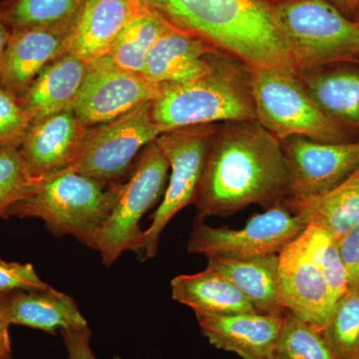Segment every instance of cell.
<instances>
[{"label":"cell","mask_w":359,"mask_h":359,"mask_svg":"<svg viewBox=\"0 0 359 359\" xmlns=\"http://www.w3.org/2000/svg\"><path fill=\"white\" fill-rule=\"evenodd\" d=\"M289 196L282 142L257 120L218 125L193 204L195 219L226 218L252 205L271 209Z\"/></svg>","instance_id":"1"},{"label":"cell","mask_w":359,"mask_h":359,"mask_svg":"<svg viewBox=\"0 0 359 359\" xmlns=\"http://www.w3.org/2000/svg\"><path fill=\"white\" fill-rule=\"evenodd\" d=\"M250 67L294 70L268 0H139Z\"/></svg>","instance_id":"2"},{"label":"cell","mask_w":359,"mask_h":359,"mask_svg":"<svg viewBox=\"0 0 359 359\" xmlns=\"http://www.w3.org/2000/svg\"><path fill=\"white\" fill-rule=\"evenodd\" d=\"M122 182H106L70 168L35 177L27 195L13 205L8 217L42 219L56 237L72 236L97 250L99 235L120 195Z\"/></svg>","instance_id":"3"},{"label":"cell","mask_w":359,"mask_h":359,"mask_svg":"<svg viewBox=\"0 0 359 359\" xmlns=\"http://www.w3.org/2000/svg\"><path fill=\"white\" fill-rule=\"evenodd\" d=\"M151 113L163 133L195 125L257 120L252 68L218 51L211 72L183 82L163 84Z\"/></svg>","instance_id":"4"},{"label":"cell","mask_w":359,"mask_h":359,"mask_svg":"<svg viewBox=\"0 0 359 359\" xmlns=\"http://www.w3.org/2000/svg\"><path fill=\"white\" fill-rule=\"evenodd\" d=\"M295 72L359 63V25L327 0H285L273 6Z\"/></svg>","instance_id":"5"},{"label":"cell","mask_w":359,"mask_h":359,"mask_svg":"<svg viewBox=\"0 0 359 359\" xmlns=\"http://www.w3.org/2000/svg\"><path fill=\"white\" fill-rule=\"evenodd\" d=\"M252 68L257 120L280 142L304 137L321 143L351 140V132L325 114L294 70Z\"/></svg>","instance_id":"6"},{"label":"cell","mask_w":359,"mask_h":359,"mask_svg":"<svg viewBox=\"0 0 359 359\" xmlns=\"http://www.w3.org/2000/svg\"><path fill=\"white\" fill-rule=\"evenodd\" d=\"M217 124L195 125L164 132L156 139L169 162L171 174L159 208L147 230L142 231L133 252L141 262L153 259L163 231L182 210L194 204Z\"/></svg>","instance_id":"7"},{"label":"cell","mask_w":359,"mask_h":359,"mask_svg":"<svg viewBox=\"0 0 359 359\" xmlns=\"http://www.w3.org/2000/svg\"><path fill=\"white\" fill-rule=\"evenodd\" d=\"M170 165L156 140L137 157L128 181L104 224L97 243L102 263L110 266L133 250L142 235L140 221L165 193Z\"/></svg>","instance_id":"8"},{"label":"cell","mask_w":359,"mask_h":359,"mask_svg":"<svg viewBox=\"0 0 359 359\" xmlns=\"http://www.w3.org/2000/svg\"><path fill=\"white\" fill-rule=\"evenodd\" d=\"M151 106L142 104L112 121L87 127L70 169L106 183L120 182L139 153L163 133Z\"/></svg>","instance_id":"9"},{"label":"cell","mask_w":359,"mask_h":359,"mask_svg":"<svg viewBox=\"0 0 359 359\" xmlns=\"http://www.w3.org/2000/svg\"><path fill=\"white\" fill-rule=\"evenodd\" d=\"M308 226L283 205L255 215L240 230L195 219L187 250L191 254L247 261L278 255Z\"/></svg>","instance_id":"10"},{"label":"cell","mask_w":359,"mask_h":359,"mask_svg":"<svg viewBox=\"0 0 359 359\" xmlns=\"http://www.w3.org/2000/svg\"><path fill=\"white\" fill-rule=\"evenodd\" d=\"M163 84L99 61L88 72L72 111L85 127L112 121L142 104L154 102Z\"/></svg>","instance_id":"11"},{"label":"cell","mask_w":359,"mask_h":359,"mask_svg":"<svg viewBox=\"0 0 359 359\" xmlns=\"http://www.w3.org/2000/svg\"><path fill=\"white\" fill-rule=\"evenodd\" d=\"M290 171L287 201H302L332 190L359 168V139L321 143L304 137L282 141Z\"/></svg>","instance_id":"12"},{"label":"cell","mask_w":359,"mask_h":359,"mask_svg":"<svg viewBox=\"0 0 359 359\" xmlns=\"http://www.w3.org/2000/svg\"><path fill=\"white\" fill-rule=\"evenodd\" d=\"M283 306L323 330L332 320L337 299L299 237L278 254Z\"/></svg>","instance_id":"13"},{"label":"cell","mask_w":359,"mask_h":359,"mask_svg":"<svg viewBox=\"0 0 359 359\" xmlns=\"http://www.w3.org/2000/svg\"><path fill=\"white\" fill-rule=\"evenodd\" d=\"M201 332L210 344L243 359H271L285 316L261 313H196Z\"/></svg>","instance_id":"14"},{"label":"cell","mask_w":359,"mask_h":359,"mask_svg":"<svg viewBox=\"0 0 359 359\" xmlns=\"http://www.w3.org/2000/svg\"><path fill=\"white\" fill-rule=\"evenodd\" d=\"M72 32L39 27L11 29L0 86L20 98L49 63L67 53Z\"/></svg>","instance_id":"15"},{"label":"cell","mask_w":359,"mask_h":359,"mask_svg":"<svg viewBox=\"0 0 359 359\" xmlns=\"http://www.w3.org/2000/svg\"><path fill=\"white\" fill-rule=\"evenodd\" d=\"M86 128L72 110L32 122L18 149L33 176L69 168L76 159Z\"/></svg>","instance_id":"16"},{"label":"cell","mask_w":359,"mask_h":359,"mask_svg":"<svg viewBox=\"0 0 359 359\" xmlns=\"http://www.w3.org/2000/svg\"><path fill=\"white\" fill-rule=\"evenodd\" d=\"M218 51L202 37L174 27L149 52L142 75L159 84L191 81L211 72Z\"/></svg>","instance_id":"17"},{"label":"cell","mask_w":359,"mask_h":359,"mask_svg":"<svg viewBox=\"0 0 359 359\" xmlns=\"http://www.w3.org/2000/svg\"><path fill=\"white\" fill-rule=\"evenodd\" d=\"M143 8L139 0H86L67 53L87 65H95L108 55L123 28Z\"/></svg>","instance_id":"18"},{"label":"cell","mask_w":359,"mask_h":359,"mask_svg":"<svg viewBox=\"0 0 359 359\" xmlns=\"http://www.w3.org/2000/svg\"><path fill=\"white\" fill-rule=\"evenodd\" d=\"M88 68L84 61L70 53L49 63L20 98L32 122L72 110Z\"/></svg>","instance_id":"19"},{"label":"cell","mask_w":359,"mask_h":359,"mask_svg":"<svg viewBox=\"0 0 359 359\" xmlns=\"http://www.w3.org/2000/svg\"><path fill=\"white\" fill-rule=\"evenodd\" d=\"M207 269L226 276L249 299L257 313L283 316L278 255L238 261L207 257Z\"/></svg>","instance_id":"20"},{"label":"cell","mask_w":359,"mask_h":359,"mask_svg":"<svg viewBox=\"0 0 359 359\" xmlns=\"http://www.w3.org/2000/svg\"><path fill=\"white\" fill-rule=\"evenodd\" d=\"M297 73L325 114L359 131V68L339 65Z\"/></svg>","instance_id":"21"},{"label":"cell","mask_w":359,"mask_h":359,"mask_svg":"<svg viewBox=\"0 0 359 359\" xmlns=\"http://www.w3.org/2000/svg\"><path fill=\"white\" fill-rule=\"evenodd\" d=\"M301 217L308 226L327 231L337 242L359 224V168L332 190L282 205Z\"/></svg>","instance_id":"22"},{"label":"cell","mask_w":359,"mask_h":359,"mask_svg":"<svg viewBox=\"0 0 359 359\" xmlns=\"http://www.w3.org/2000/svg\"><path fill=\"white\" fill-rule=\"evenodd\" d=\"M11 323L52 335L88 327L76 302L54 290L15 292L11 295Z\"/></svg>","instance_id":"23"},{"label":"cell","mask_w":359,"mask_h":359,"mask_svg":"<svg viewBox=\"0 0 359 359\" xmlns=\"http://www.w3.org/2000/svg\"><path fill=\"white\" fill-rule=\"evenodd\" d=\"M174 301L195 313H255L256 309L226 276L205 269L194 275H181L171 280Z\"/></svg>","instance_id":"24"},{"label":"cell","mask_w":359,"mask_h":359,"mask_svg":"<svg viewBox=\"0 0 359 359\" xmlns=\"http://www.w3.org/2000/svg\"><path fill=\"white\" fill-rule=\"evenodd\" d=\"M174 27L159 13L144 6L125 25L108 55L100 61L119 69L143 74L149 52L161 36Z\"/></svg>","instance_id":"25"},{"label":"cell","mask_w":359,"mask_h":359,"mask_svg":"<svg viewBox=\"0 0 359 359\" xmlns=\"http://www.w3.org/2000/svg\"><path fill=\"white\" fill-rule=\"evenodd\" d=\"M86 0H6L0 14L11 29L39 27L55 32L74 30Z\"/></svg>","instance_id":"26"},{"label":"cell","mask_w":359,"mask_h":359,"mask_svg":"<svg viewBox=\"0 0 359 359\" xmlns=\"http://www.w3.org/2000/svg\"><path fill=\"white\" fill-rule=\"evenodd\" d=\"M275 355L280 359H337L320 330L287 311Z\"/></svg>","instance_id":"27"},{"label":"cell","mask_w":359,"mask_h":359,"mask_svg":"<svg viewBox=\"0 0 359 359\" xmlns=\"http://www.w3.org/2000/svg\"><path fill=\"white\" fill-rule=\"evenodd\" d=\"M299 238L339 301L348 292V280L337 238L327 231L313 226H306Z\"/></svg>","instance_id":"28"},{"label":"cell","mask_w":359,"mask_h":359,"mask_svg":"<svg viewBox=\"0 0 359 359\" xmlns=\"http://www.w3.org/2000/svg\"><path fill=\"white\" fill-rule=\"evenodd\" d=\"M321 332L337 359H359V292H347L340 297Z\"/></svg>","instance_id":"29"},{"label":"cell","mask_w":359,"mask_h":359,"mask_svg":"<svg viewBox=\"0 0 359 359\" xmlns=\"http://www.w3.org/2000/svg\"><path fill=\"white\" fill-rule=\"evenodd\" d=\"M34 179L20 149L0 150V218H8L9 210L27 195Z\"/></svg>","instance_id":"30"},{"label":"cell","mask_w":359,"mask_h":359,"mask_svg":"<svg viewBox=\"0 0 359 359\" xmlns=\"http://www.w3.org/2000/svg\"><path fill=\"white\" fill-rule=\"evenodd\" d=\"M32 123L20 98L0 86V150L20 148Z\"/></svg>","instance_id":"31"},{"label":"cell","mask_w":359,"mask_h":359,"mask_svg":"<svg viewBox=\"0 0 359 359\" xmlns=\"http://www.w3.org/2000/svg\"><path fill=\"white\" fill-rule=\"evenodd\" d=\"M50 287L39 278L32 264L6 262L0 257V292L2 294L47 290Z\"/></svg>","instance_id":"32"},{"label":"cell","mask_w":359,"mask_h":359,"mask_svg":"<svg viewBox=\"0 0 359 359\" xmlns=\"http://www.w3.org/2000/svg\"><path fill=\"white\" fill-rule=\"evenodd\" d=\"M340 256L348 280V292H359V224L339 241Z\"/></svg>","instance_id":"33"},{"label":"cell","mask_w":359,"mask_h":359,"mask_svg":"<svg viewBox=\"0 0 359 359\" xmlns=\"http://www.w3.org/2000/svg\"><path fill=\"white\" fill-rule=\"evenodd\" d=\"M62 334L68 359H98L90 346L92 332L89 327L63 330ZM112 359H123L114 356Z\"/></svg>","instance_id":"34"},{"label":"cell","mask_w":359,"mask_h":359,"mask_svg":"<svg viewBox=\"0 0 359 359\" xmlns=\"http://www.w3.org/2000/svg\"><path fill=\"white\" fill-rule=\"evenodd\" d=\"M13 294V292H11ZM0 292V328L9 327L11 323V295Z\"/></svg>","instance_id":"35"},{"label":"cell","mask_w":359,"mask_h":359,"mask_svg":"<svg viewBox=\"0 0 359 359\" xmlns=\"http://www.w3.org/2000/svg\"><path fill=\"white\" fill-rule=\"evenodd\" d=\"M11 29L8 25L0 14V69H1L2 61H4V53L7 43H8L9 36H11Z\"/></svg>","instance_id":"36"},{"label":"cell","mask_w":359,"mask_h":359,"mask_svg":"<svg viewBox=\"0 0 359 359\" xmlns=\"http://www.w3.org/2000/svg\"><path fill=\"white\" fill-rule=\"evenodd\" d=\"M8 328H0V359L6 358L11 354V341Z\"/></svg>","instance_id":"37"},{"label":"cell","mask_w":359,"mask_h":359,"mask_svg":"<svg viewBox=\"0 0 359 359\" xmlns=\"http://www.w3.org/2000/svg\"><path fill=\"white\" fill-rule=\"evenodd\" d=\"M332 6L337 7L342 13L353 15L359 4V0H327Z\"/></svg>","instance_id":"38"},{"label":"cell","mask_w":359,"mask_h":359,"mask_svg":"<svg viewBox=\"0 0 359 359\" xmlns=\"http://www.w3.org/2000/svg\"><path fill=\"white\" fill-rule=\"evenodd\" d=\"M353 20L355 21V22L358 23V25H359V4L358 6V8H356V11H354Z\"/></svg>","instance_id":"39"},{"label":"cell","mask_w":359,"mask_h":359,"mask_svg":"<svg viewBox=\"0 0 359 359\" xmlns=\"http://www.w3.org/2000/svg\"><path fill=\"white\" fill-rule=\"evenodd\" d=\"M4 359H13V356H11V355L7 356V358H4Z\"/></svg>","instance_id":"40"},{"label":"cell","mask_w":359,"mask_h":359,"mask_svg":"<svg viewBox=\"0 0 359 359\" xmlns=\"http://www.w3.org/2000/svg\"><path fill=\"white\" fill-rule=\"evenodd\" d=\"M271 359H280V358H276V356L275 355V354H273V358H271Z\"/></svg>","instance_id":"41"},{"label":"cell","mask_w":359,"mask_h":359,"mask_svg":"<svg viewBox=\"0 0 359 359\" xmlns=\"http://www.w3.org/2000/svg\"><path fill=\"white\" fill-rule=\"evenodd\" d=\"M358 65H359V63H358Z\"/></svg>","instance_id":"42"}]
</instances>
